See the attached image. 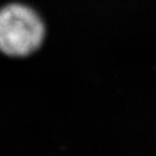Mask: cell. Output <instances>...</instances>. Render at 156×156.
Wrapping results in <instances>:
<instances>
[{
  "mask_svg": "<svg viewBox=\"0 0 156 156\" xmlns=\"http://www.w3.org/2000/svg\"><path fill=\"white\" fill-rule=\"evenodd\" d=\"M46 20L30 3L11 0L0 9V52L10 58H26L44 47Z\"/></svg>",
  "mask_w": 156,
  "mask_h": 156,
  "instance_id": "obj_1",
  "label": "cell"
}]
</instances>
